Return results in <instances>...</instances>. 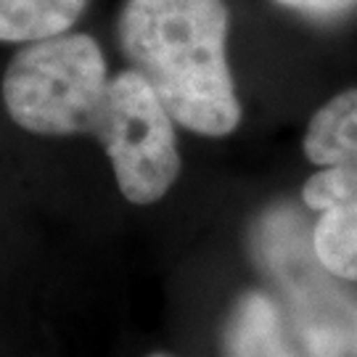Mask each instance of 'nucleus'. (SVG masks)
<instances>
[{
    "mask_svg": "<svg viewBox=\"0 0 357 357\" xmlns=\"http://www.w3.org/2000/svg\"><path fill=\"white\" fill-rule=\"evenodd\" d=\"M151 357H169V355H151Z\"/></svg>",
    "mask_w": 357,
    "mask_h": 357,
    "instance_id": "8",
    "label": "nucleus"
},
{
    "mask_svg": "<svg viewBox=\"0 0 357 357\" xmlns=\"http://www.w3.org/2000/svg\"><path fill=\"white\" fill-rule=\"evenodd\" d=\"M98 143L114 167L116 185L132 204H153L180 175L175 119L135 69L112 77V114Z\"/></svg>",
    "mask_w": 357,
    "mask_h": 357,
    "instance_id": "4",
    "label": "nucleus"
},
{
    "mask_svg": "<svg viewBox=\"0 0 357 357\" xmlns=\"http://www.w3.org/2000/svg\"><path fill=\"white\" fill-rule=\"evenodd\" d=\"M305 156L320 167L302 188L318 212L312 249L318 262L342 281H357V88L333 96L312 114Z\"/></svg>",
    "mask_w": 357,
    "mask_h": 357,
    "instance_id": "3",
    "label": "nucleus"
},
{
    "mask_svg": "<svg viewBox=\"0 0 357 357\" xmlns=\"http://www.w3.org/2000/svg\"><path fill=\"white\" fill-rule=\"evenodd\" d=\"M3 103L35 135H93L112 114V75L101 45L85 32L26 43L3 75Z\"/></svg>",
    "mask_w": 357,
    "mask_h": 357,
    "instance_id": "2",
    "label": "nucleus"
},
{
    "mask_svg": "<svg viewBox=\"0 0 357 357\" xmlns=\"http://www.w3.org/2000/svg\"><path fill=\"white\" fill-rule=\"evenodd\" d=\"M233 357H291L281 339L275 310L265 296H249L238 307L230 333Z\"/></svg>",
    "mask_w": 357,
    "mask_h": 357,
    "instance_id": "6",
    "label": "nucleus"
},
{
    "mask_svg": "<svg viewBox=\"0 0 357 357\" xmlns=\"http://www.w3.org/2000/svg\"><path fill=\"white\" fill-rule=\"evenodd\" d=\"M90 0H0V43L26 45L69 32Z\"/></svg>",
    "mask_w": 357,
    "mask_h": 357,
    "instance_id": "5",
    "label": "nucleus"
},
{
    "mask_svg": "<svg viewBox=\"0 0 357 357\" xmlns=\"http://www.w3.org/2000/svg\"><path fill=\"white\" fill-rule=\"evenodd\" d=\"M225 0H125L116 35L132 69L165 103L175 125L225 138L241 125L228 66Z\"/></svg>",
    "mask_w": 357,
    "mask_h": 357,
    "instance_id": "1",
    "label": "nucleus"
},
{
    "mask_svg": "<svg viewBox=\"0 0 357 357\" xmlns=\"http://www.w3.org/2000/svg\"><path fill=\"white\" fill-rule=\"evenodd\" d=\"M283 8L318 19V22H333L342 19L347 13H352L357 8V0H275Z\"/></svg>",
    "mask_w": 357,
    "mask_h": 357,
    "instance_id": "7",
    "label": "nucleus"
}]
</instances>
